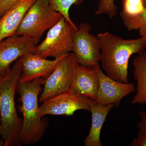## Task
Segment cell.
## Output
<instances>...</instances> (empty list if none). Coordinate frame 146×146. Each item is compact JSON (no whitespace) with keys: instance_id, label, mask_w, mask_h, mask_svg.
<instances>
[{"instance_id":"25","label":"cell","mask_w":146,"mask_h":146,"mask_svg":"<svg viewBox=\"0 0 146 146\" xmlns=\"http://www.w3.org/2000/svg\"><path fill=\"white\" fill-rule=\"evenodd\" d=\"M0 19H1V18H0Z\"/></svg>"},{"instance_id":"7","label":"cell","mask_w":146,"mask_h":146,"mask_svg":"<svg viewBox=\"0 0 146 146\" xmlns=\"http://www.w3.org/2000/svg\"><path fill=\"white\" fill-rule=\"evenodd\" d=\"M91 28L88 23L79 26L74 35L72 52L80 65L94 67L100 60V47L98 37L90 33Z\"/></svg>"},{"instance_id":"4","label":"cell","mask_w":146,"mask_h":146,"mask_svg":"<svg viewBox=\"0 0 146 146\" xmlns=\"http://www.w3.org/2000/svg\"><path fill=\"white\" fill-rule=\"evenodd\" d=\"M63 17L52 8L47 0H36L26 13L14 35L27 36L37 45L45 32Z\"/></svg>"},{"instance_id":"13","label":"cell","mask_w":146,"mask_h":146,"mask_svg":"<svg viewBox=\"0 0 146 146\" xmlns=\"http://www.w3.org/2000/svg\"><path fill=\"white\" fill-rule=\"evenodd\" d=\"M36 0H19L0 19V41L15 34L26 13Z\"/></svg>"},{"instance_id":"9","label":"cell","mask_w":146,"mask_h":146,"mask_svg":"<svg viewBox=\"0 0 146 146\" xmlns=\"http://www.w3.org/2000/svg\"><path fill=\"white\" fill-rule=\"evenodd\" d=\"M94 68L100 80L96 99L93 101L94 103L104 106L113 104L119 106L124 97L135 91L136 88L133 84L120 82L108 76L99 64Z\"/></svg>"},{"instance_id":"18","label":"cell","mask_w":146,"mask_h":146,"mask_svg":"<svg viewBox=\"0 0 146 146\" xmlns=\"http://www.w3.org/2000/svg\"><path fill=\"white\" fill-rule=\"evenodd\" d=\"M123 9L121 12L131 16L143 13L145 7L142 0H121Z\"/></svg>"},{"instance_id":"19","label":"cell","mask_w":146,"mask_h":146,"mask_svg":"<svg viewBox=\"0 0 146 146\" xmlns=\"http://www.w3.org/2000/svg\"><path fill=\"white\" fill-rule=\"evenodd\" d=\"M118 10L115 0H98L95 14L97 15L106 14L110 19H112L117 15Z\"/></svg>"},{"instance_id":"5","label":"cell","mask_w":146,"mask_h":146,"mask_svg":"<svg viewBox=\"0 0 146 146\" xmlns=\"http://www.w3.org/2000/svg\"><path fill=\"white\" fill-rule=\"evenodd\" d=\"M78 27L64 17L50 29L44 40L36 45L33 53L44 58H54L72 52L73 39Z\"/></svg>"},{"instance_id":"3","label":"cell","mask_w":146,"mask_h":146,"mask_svg":"<svg viewBox=\"0 0 146 146\" xmlns=\"http://www.w3.org/2000/svg\"><path fill=\"white\" fill-rule=\"evenodd\" d=\"M44 79L38 78L28 82L18 81L16 91L21 105L18 107L23 114L21 133V144L31 145L39 142L48 126V121L40 115L39 95Z\"/></svg>"},{"instance_id":"1","label":"cell","mask_w":146,"mask_h":146,"mask_svg":"<svg viewBox=\"0 0 146 146\" xmlns=\"http://www.w3.org/2000/svg\"><path fill=\"white\" fill-rule=\"evenodd\" d=\"M100 47V61L106 74L120 82H128L129 60L134 54L140 53L146 48V40L142 37L124 39L109 31L97 35Z\"/></svg>"},{"instance_id":"15","label":"cell","mask_w":146,"mask_h":146,"mask_svg":"<svg viewBox=\"0 0 146 146\" xmlns=\"http://www.w3.org/2000/svg\"><path fill=\"white\" fill-rule=\"evenodd\" d=\"M133 76L137 82V92L132 104H146V51L140 53L133 60Z\"/></svg>"},{"instance_id":"20","label":"cell","mask_w":146,"mask_h":146,"mask_svg":"<svg viewBox=\"0 0 146 146\" xmlns=\"http://www.w3.org/2000/svg\"><path fill=\"white\" fill-rule=\"evenodd\" d=\"M131 146H146V133L140 129L137 137L133 139Z\"/></svg>"},{"instance_id":"8","label":"cell","mask_w":146,"mask_h":146,"mask_svg":"<svg viewBox=\"0 0 146 146\" xmlns=\"http://www.w3.org/2000/svg\"><path fill=\"white\" fill-rule=\"evenodd\" d=\"M93 101L70 93L69 91L54 96L42 102L39 106L40 115L72 116L76 111H90Z\"/></svg>"},{"instance_id":"23","label":"cell","mask_w":146,"mask_h":146,"mask_svg":"<svg viewBox=\"0 0 146 146\" xmlns=\"http://www.w3.org/2000/svg\"><path fill=\"white\" fill-rule=\"evenodd\" d=\"M1 117L0 114V146H4V142L1 138Z\"/></svg>"},{"instance_id":"14","label":"cell","mask_w":146,"mask_h":146,"mask_svg":"<svg viewBox=\"0 0 146 146\" xmlns=\"http://www.w3.org/2000/svg\"><path fill=\"white\" fill-rule=\"evenodd\" d=\"M114 106L113 104L101 105L92 102L90 111L92 116V123L89 135L84 141L85 146H102L100 140L102 127L108 113Z\"/></svg>"},{"instance_id":"10","label":"cell","mask_w":146,"mask_h":146,"mask_svg":"<svg viewBox=\"0 0 146 146\" xmlns=\"http://www.w3.org/2000/svg\"><path fill=\"white\" fill-rule=\"evenodd\" d=\"M36 45L33 39L22 35H13L0 41V78L12 63L27 53L33 52Z\"/></svg>"},{"instance_id":"6","label":"cell","mask_w":146,"mask_h":146,"mask_svg":"<svg viewBox=\"0 0 146 146\" xmlns=\"http://www.w3.org/2000/svg\"><path fill=\"white\" fill-rule=\"evenodd\" d=\"M77 63L73 52L62 58L52 73L44 80V89L39 98L40 102L69 91Z\"/></svg>"},{"instance_id":"2","label":"cell","mask_w":146,"mask_h":146,"mask_svg":"<svg viewBox=\"0 0 146 146\" xmlns=\"http://www.w3.org/2000/svg\"><path fill=\"white\" fill-rule=\"evenodd\" d=\"M22 72L21 57L0 78L1 138L4 146H21L22 119L18 117L15 104L17 84Z\"/></svg>"},{"instance_id":"22","label":"cell","mask_w":146,"mask_h":146,"mask_svg":"<svg viewBox=\"0 0 146 146\" xmlns=\"http://www.w3.org/2000/svg\"><path fill=\"white\" fill-rule=\"evenodd\" d=\"M139 115L141 120L137 124V127L146 133V111H140L139 112Z\"/></svg>"},{"instance_id":"21","label":"cell","mask_w":146,"mask_h":146,"mask_svg":"<svg viewBox=\"0 0 146 146\" xmlns=\"http://www.w3.org/2000/svg\"><path fill=\"white\" fill-rule=\"evenodd\" d=\"M19 0H0V18Z\"/></svg>"},{"instance_id":"16","label":"cell","mask_w":146,"mask_h":146,"mask_svg":"<svg viewBox=\"0 0 146 146\" xmlns=\"http://www.w3.org/2000/svg\"><path fill=\"white\" fill-rule=\"evenodd\" d=\"M120 15L127 31L138 30L139 35L146 40V8L143 13L137 16H129L121 11Z\"/></svg>"},{"instance_id":"12","label":"cell","mask_w":146,"mask_h":146,"mask_svg":"<svg viewBox=\"0 0 146 146\" xmlns=\"http://www.w3.org/2000/svg\"><path fill=\"white\" fill-rule=\"evenodd\" d=\"M99 84V78L94 67L82 66L77 63L68 91L94 101L96 99Z\"/></svg>"},{"instance_id":"17","label":"cell","mask_w":146,"mask_h":146,"mask_svg":"<svg viewBox=\"0 0 146 146\" xmlns=\"http://www.w3.org/2000/svg\"><path fill=\"white\" fill-rule=\"evenodd\" d=\"M52 8L61 13L65 20L72 24H74L71 20L69 11L73 5H80L83 0H47Z\"/></svg>"},{"instance_id":"24","label":"cell","mask_w":146,"mask_h":146,"mask_svg":"<svg viewBox=\"0 0 146 146\" xmlns=\"http://www.w3.org/2000/svg\"><path fill=\"white\" fill-rule=\"evenodd\" d=\"M142 1H143L144 6H145V7L146 8V0H142Z\"/></svg>"},{"instance_id":"11","label":"cell","mask_w":146,"mask_h":146,"mask_svg":"<svg viewBox=\"0 0 146 146\" xmlns=\"http://www.w3.org/2000/svg\"><path fill=\"white\" fill-rule=\"evenodd\" d=\"M64 56L50 60L33 52L27 53L21 57L22 72L19 81L28 82L38 78L46 79Z\"/></svg>"}]
</instances>
